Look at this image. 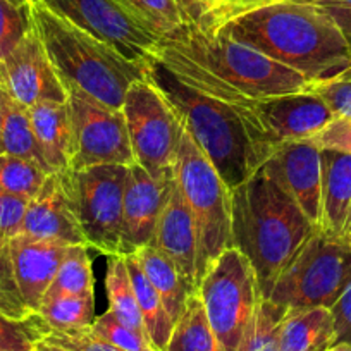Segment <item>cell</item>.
I'll return each mask as SVG.
<instances>
[{
  "mask_svg": "<svg viewBox=\"0 0 351 351\" xmlns=\"http://www.w3.org/2000/svg\"><path fill=\"white\" fill-rule=\"evenodd\" d=\"M215 32L302 74L312 84L351 67V50L329 12L308 0H279L226 21Z\"/></svg>",
  "mask_w": 351,
  "mask_h": 351,
  "instance_id": "6da1fadb",
  "label": "cell"
},
{
  "mask_svg": "<svg viewBox=\"0 0 351 351\" xmlns=\"http://www.w3.org/2000/svg\"><path fill=\"white\" fill-rule=\"evenodd\" d=\"M148 77L178 110L195 143L231 191L248 181L281 145L263 126L256 109L200 92L155 60Z\"/></svg>",
  "mask_w": 351,
  "mask_h": 351,
  "instance_id": "7a4b0ae2",
  "label": "cell"
},
{
  "mask_svg": "<svg viewBox=\"0 0 351 351\" xmlns=\"http://www.w3.org/2000/svg\"><path fill=\"white\" fill-rule=\"evenodd\" d=\"M315 231L298 204L262 167L231 191V246L252 263L263 298Z\"/></svg>",
  "mask_w": 351,
  "mask_h": 351,
  "instance_id": "3957f363",
  "label": "cell"
},
{
  "mask_svg": "<svg viewBox=\"0 0 351 351\" xmlns=\"http://www.w3.org/2000/svg\"><path fill=\"white\" fill-rule=\"evenodd\" d=\"M29 9L36 35L60 81L74 84L104 106L123 109L128 88L148 76L150 64L126 59L112 45L38 2H29Z\"/></svg>",
  "mask_w": 351,
  "mask_h": 351,
  "instance_id": "277c9868",
  "label": "cell"
},
{
  "mask_svg": "<svg viewBox=\"0 0 351 351\" xmlns=\"http://www.w3.org/2000/svg\"><path fill=\"white\" fill-rule=\"evenodd\" d=\"M160 43L252 100L308 90L310 81L263 53L214 32L184 25Z\"/></svg>",
  "mask_w": 351,
  "mask_h": 351,
  "instance_id": "5b68a950",
  "label": "cell"
},
{
  "mask_svg": "<svg viewBox=\"0 0 351 351\" xmlns=\"http://www.w3.org/2000/svg\"><path fill=\"white\" fill-rule=\"evenodd\" d=\"M174 180L193 214L197 228L198 288L212 263L231 246V190L184 124L176 155Z\"/></svg>",
  "mask_w": 351,
  "mask_h": 351,
  "instance_id": "8992f818",
  "label": "cell"
},
{
  "mask_svg": "<svg viewBox=\"0 0 351 351\" xmlns=\"http://www.w3.org/2000/svg\"><path fill=\"white\" fill-rule=\"evenodd\" d=\"M350 286L351 246L315 231L281 272L267 300L288 312L330 310Z\"/></svg>",
  "mask_w": 351,
  "mask_h": 351,
  "instance_id": "52a82bcc",
  "label": "cell"
},
{
  "mask_svg": "<svg viewBox=\"0 0 351 351\" xmlns=\"http://www.w3.org/2000/svg\"><path fill=\"white\" fill-rule=\"evenodd\" d=\"M134 162L155 180L174 178L183 121L150 77L128 88L123 102Z\"/></svg>",
  "mask_w": 351,
  "mask_h": 351,
  "instance_id": "ba28073f",
  "label": "cell"
},
{
  "mask_svg": "<svg viewBox=\"0 0 351 351\" xmlns=\"http://www.w3.org/2000/svg\"><path fill=\"white\" fill-rule=\"evenodd\" d=\"M197 293L217 339L219 351H236L262 300L252 263L239 250L229 246L205 272Z\"/></svg>",
  "mask_w": 351,
  "mask_h": 351,
  "instance_id": "9c48e42d",
  "label": "cell"
},
{
  "mask_svg": "<svg viewBox=\"0 0 351 351\" xmlns=\"http://www.w3.org/2000/svg\"><path fill=\"white\" fill-rule=\"evenodd\" d=\"M126 176L128 165H93L62 172L86 246L107 256L121 255Z\"/></svg>",
  "mask_w": 351,
  "mask_h": 351,
  "instance_id": "30bf717a",
  "label": "cell"
},
{
  "mask_svg": "<svg viewBox=\"0 0 351 351\" xmlns=\"http://www.w3.org/2000/svg\"><path fill=\"white\" fill-rule=\"evenodd\" d=\"M62 84L73 124L71 171L93 165L134 164L123 110L104 106L74 84Z\"/></svg>",
  "mask_w": 351,
  "mask_h": 351,
  "instance_id": "8fae6325",
  "label": "cell"
},
{
  "mask_svg": "<svg viewBox=\"0 0 351 351\" xmlns=\"http://www.w3.org/2000/svg\"><path fill=\"white\" fill-rule=\"evenodd\" d=\"M119 50L126 59L150 64L162 38L134 21L114 0H29Z\"/></svg>",
  "mask_w": 351,
  "mask_h": 351,
  "instance_id": "7c38bea8",
  "label": "cell"
},
{
  "mask_svg": "<svg viewBox=\"0 0 351 351\" xmlns=\"http://www.w3.org/2000/svg\"><path fill=\"white\" fill-rule=\"evenodd\" d=\"M0 88L26 109L40 102H67L66 88L35 26L4 60H0Z\"/></svg>",
  "mask_w": 351,
  "mask_h": 351,
  "instance_id": "4fadbf2b",
  "label": "cell"
},
{
  "mask_svg": "<svg viewBox=\"0 0 351 351\" xmlns=\"http://www.w3.org/2000/svg\"><path fill=\"white\" fill-rule=\"evenodd\" d=\"M262 169L298 204L319 231L322 212L320 148L312 140L285 141L276 147Z\"/></svg>",
  "mask_w": 351,
  "mask_h": 351,
  "instance_id": "5bb4252c",
  "label": "cell"
},
{
  "mask_svg": "<svg viewBox=\"0 0 351 351\" xmlns=\"http://www.w3.org/2000/svg\"><path fill=\"white\" fill-rule=\"evenodd\" d=\"M171 180H155L136 162L128 165L124 188L121 255H131L152 245L158 215L164 207Z\"/></svg>",
  "mask_w": 351,
  "mask_h": 351,
  "instance_id": "9a60e30c",
  "label": "cell"
},
{
  "mask_svg": "<svg viewBox=\"0 0 351 351\" xmlns=\"http://www.w3.org/2000/svg\"><path fill=\"white\" fill-rule=\"evenodd\" d=\"M256 114L279 141L313 140L334 121V112L313 90L256 100Z\"/></svg>",
  "mask_w": 351,
  "mask_h": 351,
  "instance_id": "2e32d148",
  "label": "cell"
},
{
  "mask_svg": "<svg viewBox=\"0 0 351 351\" xmlns=\"http://www.w3.org/2000/svg\"><path fill=\"white\" fill-rule=\"evenodd\" d=\"M152 245L157 246L174 262L184 281L193 291H197V228H195L193 214L176 180L169 184L167 197L158 215Z\"/></svg>",
  "mask_w": 351,
  "mask_h": 351,
  "instance_id": "e0dca14e",
  "label": "cell"
},
{
  "mask_svg": "<svg viewBox=\"0 0 351 351\" xmlns=\"http://www.w3.org/2000/svg\"><path fill=\"white\" fill-rule=\"evenodd\" d=\"M66 243L16 236L9 243L12 272L23 302L32 313L38 312L47 289L52 285L62 256Z\"/></svg>",
  "mask_w": 351,
  "mask_h": 351,
  "instance_id": "ac0fdd59",
  "label": "cell"
},
{
  "mask_svg": "<svg viewBox=\"0 0 351 351\" xmlns=\"http://www.w3.org/2000/svg\"><path fill=\"white\" fill-rule=\"evenodd\" d=\"M21 234L35 239L86 246L64 184L62 172L50 174L38 195L29 200Z\"/></svg>",
  "mask_w": 351,
  "mask_h": 351,
  "instance_id": "d6986e66",
  "label": "cell"
},
{
  "mask_svg": "<svg viewBox=\"0 0 351 351\" xmlns=\"http://www.w3.org/2000/svg\"><path fill=\"white\" fill-rule=\"evenodd\" d=\"M322 160V212L319 231L341 239L351 208V155L320 148Z\"/></svg>",
  "mask_w": 351,
  "mask_h": 351,
  "instance_id": "ffe728a7",
  "label": "cell"
},
{
  "mask_svg": "<svg viewBox=\"0 0 351 351\" xmlns=\"http://www.w3.org/2000/svg\"><path fill=\"white\" fill-rule=\"evenodd\" d=\"M28 110L35 136L52 174L71 171L73 124L67 102H40Z\"/></svg>",
  "mask_w": 351,
  "mask_h": 351,
  "instance_id": "44dd1931",
  "label": "cell"
},
{
  "mask_svg": "<svg viewBox=\"0 0 351 351\" xmlns=\"http://www.w3.org/2000/svg\"><path fill=\"white\" fill-rule=\"evenodd\" d=\"M134 255L138 256V262L148 281L160 296L162 305L171 317L172 324H176L183 315L190 295L197 291L190 288V285L181 276L180 269L157 246L147 245L145 248L138 250Z\"/></svg>",
  "mask_w": 351,
  "mask_h": 351,
  "instance_id": "7402d4cb",
  "label": "cell"
},
{
  "mask_svg": "<svg viewBox=\"0 0 351 351\" xmlns=\"http://www.w3.org/2000/svg\"><path fill=\"white\" fill-rule=\"evenodd\" d=\"M336 344L329 308L288 312L279 334V351H326Z\"/></svg>",
  "mask_w": 351,
  "mask_h": 351,
  "instance_id": "603a6c76",
  "label": "cell"
},
{
  "mask_svg": "<svg viewBox=\"0 0 351 351\" xmlns=\"http://www.w3.org/2000/svg\"><path fill=\"white\" fill-rule=\"evenodd\" d=\"M124 260H126L128 274H130L131 286H133L134 296H136L138 308H140L148 339L154 344L155 350L164 351L174 324H172L169 313L165 312L158 293L155 291L152 282L145 276L143 269L138 262V256L131 253V255H124Z\"/></svg>",
  "mask_w": 351,
  "mask_h": 351,
  "instance_id": "cb8c5ba5",
  "label": "cell"
},
{
  "mask_svg": "<svg viewBox=\"0 0 351 351\" xmlns=\"http://www.w3.org/2000/svg\"><path fill=\"white\" fill-rule=\"evenodd\" d=\"M0 154L25 158L43 169L47 174H52L35 136V131H33L29 110L12 100L11 97L5 106L4 119H2V128H0Z\"/></svg>",
  "mask_w": 351,
  "mask_h": 351,
  "instance_id": "d4e9b609",
  "label": "cell"
},
{
  "mask_svg": "<svg viewBox=\"0 0 351 351\" xmlns=\"http://www.w3.org/2000/svg\"><path fill=\"white\" fill-rule=\"evenodd\" d=\"M164 351H219L204 303L198 293H191L183 315L172 327Z\"/></svg>",
  "mask_w": 351,
  "mask_h": 351,
  "instance_id": "484cf974",
  "label": "cell"
},
{
  "mask_svg": "<svg viewBox=\"0 0 351 351\" xmlns=\"http://www.w3.org/2000/svg\"><path fill=\"white\" fill-rule=\"evenodd\" d=\"M95 296V278L88 246L69 245L62 256L56 278L47 289L45 298L52 296ZM43 298V300H45Z\"/></svg>",
  "mask_w": 351,
  "mask_h": 351,
  "instance_id": "4316f807",
  "label": "cell"
},
{
  "mask_svg": "<svg viewBox=\"0 0 351 351\" xmlns=\"http://www.w3.org/2000/svg\"><path fill=\"white\" fill-rule=\"evenodd\" d=\"M106 288L107 296H109V310L131 329L145 334L143 319H141L140 308H138L136 296H134L133 286H131L130 274H128L126 260L124 255L109 256L107 263V276H106Z\"/></svg>",
  "mask_w": 351,
  "mask_h": 351,
  "instance_id": "83f0119b",
  "label": "cell"
},
{
  "mask_svg": "<svg viewBox=\"0 0 351 351\" xmlns=\"http://www.w3.org/2000/svg\"><path fill=\"white\" fill-rule=\"evenodd\" d=\"M114 2L158 38H167L188 25L176 0H114Z\"/></svg>",
  "mask_w": 351,
  "mask_h": 351,
  "instance_id": "f1b7e54d",
  "label": "cell"
},
{
  "mask_svg": "<svg viewBox=\"0 0 351 351\" xmlns=\"http://www.w3.org/2000/svg\"><path fill=\"white\" fill-rule=\"evenodd\" d=\"M286 315L285 306L262 296L236 351H279V334Z\"/></svg>",
  "mask_w": 351,
  "mask_h": 351,
  "instance_id": "f546056e",
  "label": "cell"
},
{
  "mask_svg": "<svg viewBox=\"0 0 351 351\" xmlns=\"http://www.w3.org/2000/svg\"><path fill=\"white\" fill-rule=\"evenodd\" d=\"M40 317L50 330H71L92 327L95 322V296H52L38 308Z\"/></svg>",
  "mask_w": 351,
  "mask_h": 351,
  "instance_id": "4dcf8cb0",
  "label": "cell"
},
{
  "mask_svg": "<svg viewBox=\"0 0 351 351\" xmlns=\"http://www.w3.org/2000/svg\"><path fill=\"white\" fill-rule=\"evenodd\" d=\"M49 176L33 162L14 155L0 154V191L4 193L33 200Z\"/></svg>",
  "mask_w": 351,
  "mask_h": 351,
  "instance_id": "1f68e13d",
  "label": "cell"
},
{
  "mask_svg": "<svg viewBox=\"0 0 351 351\" xmlns=\"http://www.w3.org/2000/svg\"><path fill=\"white\" fill-rule=\"evenodd\" d=\"M50 332L38 313L25 320H14L0 313V350L35 351V344Z\"/></svg>",
  "mask_w": 351,
  "mask_h": 351,
  "instance_id": "d6a6232c",
  "label": "cell"
},
{
  "mask_svg": "<svg viewBox=\"0 0 351 351\" xmlns=\"http://www.w3.org/2000/svg\"><path fill=\"white\" fill-rule=\"evenodd\" d=\"M33 28L29 2L16 5L11 0H0V60H4Z\"/></svg>",
  "mask_w": 351,
  "mask_h": 351,
  "instance_id": "836d02e7",
  "label": "cell"
},
{
  "mask_svg": "<svg viewBox=\"0 0 351 351\" xmlns=\"http://www.w3.org/2000/svg\"><path fill=\"white\" fill-rule=\"evenodd\" d=\"M0 313L14 320H25L35 315L29 312L19 295L14 272H12L9 243L4 239H0Z\"/></svg>",
  "mask_w": 351,
  "mask_h": 351,
  "instance_id": "e575fe53",
  "label": "cell"
},
{
  "mask_svg": "<svg viewBox=\"0 0 351 351\" xmlns=\"http://www.w3.org/2000/svg\"><path fill=\"white\" fill-rule=\"evenodd\" d=\"M92 329L100 337L124 351H157L145 334L128 327L110 310H106L102 315L97 317L95 322L92 324Z\"/></svg>",
  "mask_w": 351,
  "mask_h": 351,
  "instance_id": "d590c367",
  "label": "cell"
},
{
  "mask_svg": "<svg viewBox=\"0 0 351 351\" xmlns=\"http://www.w3.org/2000/svg\"><path fill=\"white\" fill-rule=\"evenodd\" d=\"M310 90L320 95L336 117L351 119V67L322 83L310 84Z\"/></svg>",
  "mask_w": 351,
  "mask_h": 351,
  "instance_id": "8d00e7d4",
  "label": "cell"
},
{
  "mask_svg": "<svg viewBox=\"0 0 351 351\" xmlns=\"http://www.w3.org/2000/svg\"><path fill=\"white\" fill-rule=\"evenodd\" d=\"M47 339L66 348L67 351H124L116 344L100 337L92 327L71 330H50Z\"/></svg>",
  "mask_w": 351,
  "mask_h": 351,
  "instance_id": "74e56055",
  "label": "cell"
},
{
  "mask_svg": "<svg viewBox=\"0 0 351 351\" xmlns=\"http://www.w3.org/2000/svg\"><path fill=\"white\" fill-rule=\"evenodd\" d=\"M29 200L0 191V239L11 243L21 234Z\"/></svg>",
  "mask_w": 351,
  "mask_h": 351,
  "instance_id": "f35d334b",
  "label": "cell"
},
{
  "mask_svg": "<svg viewBox=\"0 0 351 351\" xmlns=\"http://www.w3.org/2000/svg\"><path fill=\"white\" fill-rule=\"evenodd\" d=\"M319 148L343 152L351 155V119L350 117H334L332 123L313 138Z\"/></svg>",
  "mask_w": 351,
  "mask_h": 351,
  "instance_id": "ab89813d",
  "label": "cell"
},
{
  "mask_svg": "<svg viewBox=\"0 0 351 351\" xmlns=\"http://www.w3.org/2000/svg\"><path fill=\"white\" fill-rule=\"evenodd\" d=\"M336 330V343L351 344V286L330 308Z\"/></svg>",
  "mask_w": 351,
  "mask_h": 351,
  "instance_id": "60d3db41",
  "label": "cell"
},
{
  "mask_svg": "<svg viewBox=\"0 0 351 351\" xmlns=\"http://www.w3.org/2000/svg\"><path fill=\"white\" fill-rule=\"evenodd\" d=\"M176 4L180 5L190 25L205 29L208 16H210V5H208L207 0H176Z\"/></svg>",
  "mask_w": 351,
  "mask_h": 351,
  "instance_id": "b9f144b4",
  "label": "cell"
},
{
  "mask_svg": "<svg viewBox=\"0 0 351 351\" xmlns=\"http://www.w3.org/2000/svg\"><path fill=\"white\" fill-rule=\"evenodd\" d=\"M317 4L322 5L329 12L330 18L336 21V25L339 26L341 33H343L344 40H346L348 47L351 50V5L329 4V2H317Z\"/></svg>",
  "mask_w": 351,
  "mask_h": 351,
  "instance_id": "7bdbcfd3",
  "label": "cell"
},
{
  "mask_svg": "<svg viewBox=\"0 0 351 351\" xmlns=\"http://www.w3.org/2000/svg\"><path fill=\"white\" fill-rule=\"evenodd\" d=\"M35 351H67V350L66 348H60L59 344L52 343V341H49L47 337H42V339L35 344Z\"/></svg>",
  "mask_w": 351,
  "mask_h": 351,
  "instance_id": "ee69618b",
  "label": "cell"
},
{
  "mask_svg": "<svg viewBox=\"0 0 351 351\" xmlns=\"http://www.w3.org/2000/svg\"><path fill=\"white\" fill-rule=\"evenodd\" d=\"M341 241L351 246V208H350V214H348L346 224H344L343 234H341Z\"/></svg>",
  "mask_w": 351,
  "mask_h": 351,
  "instance_id": "f6af8a7d",
  "label": "cell"
},
{
  "mask_svg": "<svg viewBox=\"0 0 351 351\" xmlns=\"http://www.w3.org/2000/svg\"><path fill=\"white\" fill-rule=\"evenodd\" d=\"M9 95L0 88V128H2V119H4V112H5V106H8Z\"/></svg>",
  "mask_w": 351,
  "mask_h": 351,
  "instance_id": "bcb514c9",
  "label": "cell"
},
{
  "mask_svg": "<svg viewBox=\"0 0 351 351\" xmlns=\"http://www.w3.org/2000/svg\"><path fill=\"white\" fill-rule=\"evenodd\" d=\"M207 2H208V5H210V16H212L215 11H219L221 8H224L229 0H207ZM210 16H208V19H210ZM207 25H208V21H207ZM205 28H207V26H205Z\"/></svg>",
  "mask_w": 351,
  "mask_h": 351,
  "instance_id": "7dc6e473",
  "label": "cell"
},
{
  "mask_svg": "<svg viewBox=\"0 0 351 351\" xmlns=\"http://www.w3.org/2000/svg\"><path fill=\"white\" fill-rule=\"evenodd\" d=\"M326 351H351V344L348 343H336L334 346H330L329 350Z\"/></svg>",
  "mask_w": 351,
  "mask_h": 351,
  "instance_id": "c3c4849f",
  "label": "cell"
},
{
  "mask_svg": "<svg viewBox=\"0 0 351 351\" xmlns=\"http://www.w3.org/2000/svg\"><path fill=\"white\" fill-rule=\"evenodd\" d=\"M319 2H329V4H339V5H351V0H319Z\"/></svg>",
  "mask_w": 351,
  "mask_h": 351,
  "instance_id": "681fc988",
  "label": "cell"
},
{
  "mask_svg": "<svg viewBox=\"0 0 351 351\" xmlns=\"http://www.w3.org/2000/svg\"><path fill=\"white\" fill-rule=\"evenodd\" d=\"M12 4H16V5H26L28 4V0H11Z\"/></svg>",
  "mask_w": 351,
  "mask_h": 351,
  "instance_id": "f907efd6",
  "label": "cell"
},
{
  "mask_svg": "<svg viewBox=\"0 0 351 351\" xmlns=\"http://www.w3.org/2000/svg\"><path fill=\"white\" fill-rule=\"evenodd\" d=\"M308 2H319V0H308Z\"/></svg>",
  "mask_w": 351,
  "mask_h": 351,
  "instance_id": "816d5d0a",
  "label": "cell"
},
{
  "mask_svg": "<svg viewBox=\"0 0 351 351\" xmlns=\"http://www.w3.org/2000/svg\"><path fill=\"white\" fill-rule=\"evenodd\" d=\"M0 351H2V350H0Z\"/></svg>",
  "mask_w": 351,
  "mask_h": 351,
  "instance_id": "f5cc1de1",
  "label": "cell"
}]
</instances>
